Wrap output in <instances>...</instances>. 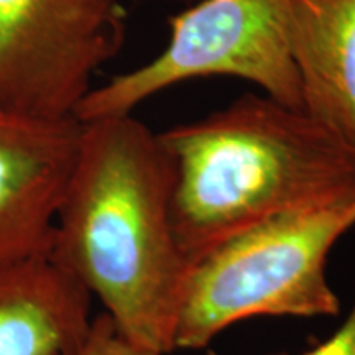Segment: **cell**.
Returning a JSON list of instances; mask_svg holds the SVG:
<instances>
[{
    "label": "cell",
    "mask_w": 355,
    "mask_h": 355,
    "mask_svg": "<svg viewBox=\"0 0 355 355\" xmlns=\"http://www.w3.org/2000/svg\"><path fill=\"white\" fill-rule=\"evenodd\" d=\"M91 301L51 254L0 265V355H73L91 329Z\"/></svg>",
    "instance_id": "cell-7"
},
{
    "label": "cell",
    "mask_w": 355,
    "mask_h": 355,
    "mask_svg": "<svg viewBox=\"0 0 355 355\" xmlns=\"http://www.w3.org/2000/svg\"><path fill=\"white\" fill-rule=\"evenodd\" d=\"M352 227L355 196L273 217L219 243L189 268L173 350L206 347L250 318L337 316L326 266Z\"/></svg>",
    "instance_id": "cell-3"
},
{
    "label": "cell",
    "mask_w": 355,
    "mask_h": 355,
    "mask_svg": "<svg viewBox=\"0 0 355 355\" xmlns=\"http://www.w3.org/2000/svg\"><path fill=\"white\" fill-rule=\"evenodd\" d=\"M303 355H355V303L343 326L329 339Z\"/></svg>",
    "instance_id": "cell-10"
},
{
    "label": "cell",
    "mask_w": 355,
    "mask_h": 355,
    "mask_svg": "<svg viewBox=\"0 0 355 355\" xmlns=\"http://www.w3.org/2000/svg\"><path fill=\"white\" fill-rule=\"evenodd\" d=\"M235 78L301 109L291 46V0H196L170 17V40L139 68L92 87L79 122L132 114L141 102L184 81Z\"/></svg>",
    "instance_id": "cell-4"
},
{
    "label": "cell",
    "mask_w": 355,
    "mask_h": 355,
    "mask_svg": "<svg viewBox=\"0 0 355 355\" xmlns=\"http://www.w3.org/2000/svg\"><path fill=\"white\" fill-rule=\"evenodd\" d=\"M173 163L171 225L189 266L273 217L355 196V148L265 94L158 133Z\"/></svg>",
    "instance_id": "cell-2"
},
{
    "label": "cell",
    "mask_w": 355,
    "mask_h": 355,
    "mask_svg": "<svg viewBox=\"0 0 355 355\" xmlns=\"http://www.w3.org/2000/svg\"><path fill=\"white\" fill-rule=\"evenodd\" d=\"M125 35L122 0H0V110L74 117Z\"/></svg>",
    "instance_id": "cell-5"
},
{
    "label": "cell",
    "mask_w": 355,
    "mask_h": 355,
    "mask_svg": "<svg viewBox=\"0 0 355 355\" xmlns=\"http://www.w3.org/2000/svg\"><path fill=\"white\" fill-rule=\"evenodd\" d=\"M81 123L51 257L127 339L166 355L191 268L171 225V158L132 114Z\"/></svg>",
    "instance_id": "cell-1"
},
{
    "label": "cell",
    "mask_w": 355,
    "mask_h": 355,
    "mask_svg": "<svg viewBox=\"0 0 355 355\" xmlns=\"http://www.w3.org/2000/svg\"><path fill=\"white\" fill-rule=\"evenodd\" d=\"M73 355H163L157 350L132 343L119 331L107 313L92 318L86 339Z\"/></svg>",
    "instance_id": "cell-9"
},
{
    "label": "cell",
    "mask_w": 355,
    "mask_h": 355,
    "mask_svg": "<svg viewBox=\"0 0 355 355\" xmlns=\"http://www.w3.org/2000/svg\"><path fill=\"white\" fill-rule=\"evenodd\" d=\"M83 123L0 110V265L51 254Z\"/></svg>",
    "instance_id": "cell-6"
},
{
    "label": "cell",
    "mask_w": 355,
    "mask_h": 355,
    "mask_svg": "<svg viewBox=\"0 0 355 355\" xmlns=\"http://www.w3.org/2000/svg\"><path fill=\"white\" fill-rule=\"evenodd\" d=\"M301 109L355 148V0H291Z\"/></svg>",
    "instance_id": "cell-8"
},
{
    "label": "cell",
    "mask_w": 355,
    "mask_h": 355,
    "mask_svg": "<svg viewBox=\"0 0 355 355\" xmlns=\"http://www.w3.org/2000/svg\"><path fill=\"white\" fill-rule=\"evenodd\" d=\"M176 2H189V3H193V2H196V0H176Z\"/></svg>",
    "instance_id": "cell-11"
}]
</instances>
